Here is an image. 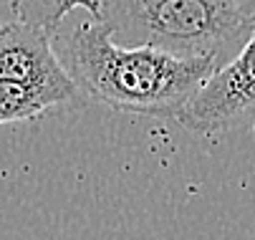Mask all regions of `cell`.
I'll return each instance as SVG.
<instances>
[{"label":"cell","instance_id":"1","mask_svg":"<svg viewBox=\"0 0 255 240\" xmlns=\"http://www.w3.org/2000/svg\"><path fill=\"white\" fill-rule=\"evenodd\" d=\"M53 48L89 101L159 119H177L223 66L212 56L182 58L149 46H122L96 18L71 28L58 25Z\"/></svg>","mask_w":255,"mask_h":240},{"label":"cell","instance_id":"2","mask_svg":"<svg viewBox=\"0 0 255 240\" xmlns=\"http://www.w3.org/2000/svg\"><path fill=\"white\" fill-rule=\"evenodd\" d=\"M99 20L122 46H149L182 58L228 63L255 20L228 0H99Z\"/></svg>","mask_w":255,"mask_h":240},{"label":"cell","instance_id":"3","mask_svg":"<svg viewBox=\"0 0 255 240\" xmlns=\"http://www.w3.org/2000/svg\"><path fill=\"white\" fill-rule=\"evenodd\" d=\"M177 121L200 134L255 124V28L240 51L200 86Z\"/></svg>","mask_w":255,"mask_h":240},{"label":"cell","instance_id":"4","mask_svg":"<svg viewBox=\"0 0 255 240\" xmlns=\"http://www.w3.org/2000/svg\"><path fill=\"white\" fill-rule=\"evenodd\" d=\"M0 79L63 94H81L61 63L51 33L18 18L0 25Z\"/></svg>","mask_w":255,"mask_h":240},{"label":"cell","instance_id":"5","mask_svg":"<svg viewBox=\"0 0 255 240\" xmlns=\"http://www.w3.org/2000/svg\"><path fill=\"white\" fill-rule=\"evenodd\" d=\"M86 96L81 94H63L43 86H30L20 81L0 79V124L30 121L56 112H71L86 107Z\"/></svg>","mask_w":255,"mask_h":240},{"label":"cell","instance_id":"6","mask_svg":"<svg viewBox=\"0 0 255 240\" xmlns=\"http://www.w3.org/2000/svg\"><path fill=\"white\" fill-rule=\"evenodd\" d=\"M8 8L13 18L25 20L30 25H38L48 30L51 36L68 18V13L76 8L89 10L91 18L99 20V0H8Z\"/></svg>","mask_w":255,"mask_h":240},{"label":"cell","instance_id":"7","mask_svg":"<svg viewBox=\"0 0 255 240\" xmlns=\"http://www.w3.org/2000/svg\"><path fill=\"white\" fill-rule=\"evenodd\" d=\"M228 3H230L233 8H238L243 15H248V18L255 20V0H228Z\"/></svg>","mask_w":255,"mask_h":240}]
</instances>
